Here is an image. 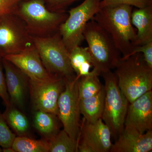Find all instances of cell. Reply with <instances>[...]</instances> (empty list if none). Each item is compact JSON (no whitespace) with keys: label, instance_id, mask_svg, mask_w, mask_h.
Listing matches in <instances>:
<instances>
[{"label":"cell","instance_id":"1","mask_svg":"<svg viewBox=\"0 0 152 152\" xmlns=\"http://www.w3.org/2000/svg\"><path fill=\"white\" fill-rule=\"evenodd\" d=\"M133 10L127 5L104 7L92 19L107 33L123 58L131 56L137 39V31L131 22Z\"/></svg>","mask_w":152,"mask_h":152},{"label":"cell","instance_id":"2","mask_svg":"<svg viewBox=\"0 0 152 152\" xmlns=\"http://www.w3.org/2000/svg\"><path fill=\"white\" fill-rule=\"evenodd\" d=\"M115 69L118 86L129 103L151 91L152 68L140 53L126 58L121 57Z\"/></svg>","mask_w":152,"mask_h":152},{"label":"cell","instance_id":"3","mask_svg":"<svg viewBox=\"0 0 152 152\" xmlns=\"http://www.w3.org/2000/svg\"><path fill=\"white\" fill-rule=\"evenodd\" d=\"M14 13L24 23L33 37H45L58 32L68 14L52 12L42 0H24L19 3Z\"/></svg>","mask_w":152,"mask_h":152},{"label":"cell","instance_id":"4","mask_svg":"<svg viewBox=\"0 0 152 152\" xmlns=\"http://www.w3.org/2000/svg\"><path fill=\"white\" fill-rule=\"evenodd\" d=\"M83 36L88 43L94 70L98 75L115 69L121 57L107 33L91 20L86 26Z\"/></svg>","mask_w":152,"mask_h":152},{"label":"cell","instance_id":"5","mask_svg":"<svg viewBox=\"0 0 152 152\" xmlns=\"http://www.w3.org/2000/svg\"><path fill=\"white\" fill-rule=\"evenodd\" d=\"M31 38L43 64L50 74L66 80L75 78L77 75L71 66L69 50L59 31L48 37Z\"/></svg>","mask_w":152,"mask_h":152},{"label":"cell","instance_id":"6","mask_svg":"<svg viewBox=\"0 0 152 152\" xmlns=\"http://www.w3.org/2000/svg\"><path fill=\"white\" fill-rule=\"evenodd\" d=\"M106 94L102 119L108 126L115 141L124 128L129 102L118 86V80L112 71L102 74Z\"/></svg>","mask_w":152,"mask_h":152},{"label":"cell","instance_id":"7","mask_svg":"<svg viewBox=\"0 0 152 152\" xmlns=\"http://www.w3.org/2000/svg\"><path fill=\"white\" fill-rule=\"evenodd\" d=\"M101 0H84L69 11L67 18L60 26L58 31L69 51L80 46L84 40L85 28L101 9Z\"/></svg>","mask_w":152,"mask_h":152},{"label":"cell","instance_id":"8","mask_svg":"<svg viewBox=\"0 0 152 152\" xmlns=\"http://www.w3.org/2000/svg\"><path fill=\"white\" fill-rule=\"evenodd\" d=\"M80 77L66 80L65 86L58 99V117L64 130L72 138L79 142L80 133V99L78 92Z\"/></svg>","mask_w":152,"mask_h":152},{"label":"cell","instance_id":"9","mask_svg":"<svg viewBox=\"0 0 152 152\" xmlns=\"http://www.w3.org/2000/svg\"><path fill=\"white\" fill-rule=\"evenodd\" d=\"M33 45L31 36L17 15L0 17V57L19 53Z\"/></svg>","mask_w":152,"mask_h":152},{"label":"cell","instance_id":"10","mask_svg":"<svg viewBox=\"0 0 152 152\" xmlns=\"http://www.w3.org/2000/svg\"><path fill=\"white\" fill-rule=\"evenodd\" d=\"M66 79L55 76L45 80L29 79V91L35 111H43L58 116V102L65 86Z\"/></svg>","mask_w":152,"mask_h":152},{"label":"cell","instance_id":"11","mask_svg":"<svg viewBox=\"0 0 152 152\" xmlns=\"http://www.w3.org/2000/svg\"><path fill=\"white\" fill-rule=\"evenodd\" d=\"M111 133L102 118L94 123L83 118L81 124L78 152H110L113 145Z\"/></svg>","mask_w":152,"mask_h":152},{"label":"cell","instance_id":"12","mask_svg":"<svg viewBox=\"0 0 152 152\" xmlns=\"http://www.w3.org/2000/svg\"><path fill=\"white\" fill-rule=\"evenodd\" d=\"M2 58L15 66L31 80H45L56 76L50 74L45 67L34 44L21 53L6 55Z\"/></svg>","mask_w":152,"mask_h":152},{"label":"cell","instance_id":"13","mask_svg":"<svg viewBox=\"0 0 152 152\" xmlns=\"http://www.w3.org/2000/svg\"><path fill=\"white\" fill-rule=\"evenodd\" d=\"M125 126L134 128L141 133L152 129V90L129 103Z\"/></svg>","mask_w":152,"mask_h":152},{"label":"cell","instance_id":"14","mask_svg":"<svg viewBox=\"0 0 152 152\" xmlns=\"http://www.w3.org/2000/svg\"><path fill=\"white\" fill-rule=\"evenodd\" d=\"M6 86L11 104L23 108L26 103L29 78L7 60L2 58Z\"/></svg>","mask_w":152,"mask_h":152},{"label":"cell","instance_id":"15","mask_svg":"<svg viewBox=\"0 0 152 152\" xmlns=\"http://www.w3.org/2000/svg\"><path fill=\"white\" fill-rule=\"evenodd\" d=\"M152 150V130L140 132L134 128L125 126L110 152H148Z\"/></svg>","mask_w":152,"mask_h":152},{"label":"cell","instance_id":"16","mask_svg":"<svg viewBox=\"0 0 152 152\" xmlns=\"http://www.w3.org/2000/svg\"><path fill=\"white\" fill-rule=\"evenodd\" d=\"M131 22L137 31L135 46L152 42V5L133 9Z\"/></svg>","mask_w":152,"mask_h":152},{"label":"cell","instance_id":"17","mask_svg":"<svg viewBox=\"0 0 152 152\" xmlns=\"http://www.w3.org/2000/svg\"><path fill=\"white\" fill-rule=\"evenodd\" d=\"M106 92L104 86L97 94L91 97L80 99L81 114L86 121L94 123L102 118L104 104Z\"/></svg>","mask_w":152,"mask_h":152},{"label":"cell","instance_id":"18","mask_svg":"<svg viewBox=\"0 0 152 152\" xmlns=\"http://www.w3.org/2000/svg\"><path fill=\"white\" fill-rule=\"evenodd\" d=\"M34 115V125L36 129L48 140L59 132L58 117L54 114L37 110Z\"/></svg>","mask_w":152,"mask_h":152},{"label":"cell","instance_id":"19","mask_svg":"<svg viewBox=\"0 0 152 152\" xmlns=\"http://www.w3.org/2000/svg\"><path fill=\"white\" fill-rule=\"evenodd\" d=\"M70 62L76 75L79 77L89 75L93 66L88 48L78 46L69 51Z\"/></svg>","mask_w":152,"mask_h":152},{"label":"cell","instance_id":"20","mask_svg":"<svg viewBox=\"0 0 152 152\" xmlns=\"http://www.w3.org/2000/svg\"><path fill=\"white\" fill-rule=\"evenodd\" d=\"M6 107L3 115L9 127L19 137L26 136L29 129L27 118L13 105L11 104Z\"/></svg>","mask_w":152,"mask_h":152},{"label":"cell","instance_id":"21","mask_svg":"<svg viewBox=\"0 0 152 152\" xmlns=\"http://www.w3.org/2000/svg\"><path fill=\"white\" fill-rule=\"evenodd\" d=\"M98 74L94 69L88 75L80 77L78 92L80 99L91 97L98 94L104 86L101 83Z\"/></svg>","mask_w":152,"mask_h":152},{"label":"cell","instance_id":"22","mask_svg":"<svg viewBox=\"0 0 152 152\" xmlns=\"http://www.w3.org/2000/svg\"><path fill=\"white\" fill-rule=\"evenodd\" d=\"M47 141L49 152H78L79 142L71 138L64 129Z\"/></svg>","mask_w":152,"mask_h":152},{"label":"cell","instance_id":"23","mask_svg":"<svg viewBox=\"0 0 152 152\" xmlns=\"http://www.w3.org/2000/svg\"><path fill=\"white\" fill-rule=\"evenodd\" d=\"M11 148L16 152H49L48 143L46 140H36L26 136L16 137Z\"/></svg>","mask_w":152,"mask_h":152},{"label":"cell","instance_id":"24","mask_svg":"<svg viewBox=\"0 0 152 152\" xmlns=\"http://www.w3.org/2000/svg\"><path fill=\"white\" fill-rule=\"evenodd\" d=\"M16 137L0 112V146L3 148H11Z\"/></svg>","mask_w":152,"mask_h":152},{"label":"cell","instance_id":"25","mask_svg":"<svg viewBox=\"0 0 152 152\" xmlns=\"http://www.w3.org/2000/svg\"><path fill=\"white\" fill-rule=\"evenodd\" d=\"M119 5H127L137 8H142L152 5V0H101L100 8Z\"/></svg>","mask_w":152,"mask_h":152},{"label":"cell","instance_id":"26","mask_svg":"<svg viewBox=\"0 0 152 152\" xmlns=\"http://www.w3.org/2000/svg\"><path fill=\"white\" fill-rule=\"evenodd\" d=\"M47 8L52 12H64L69 6L77 0H42Z\"/></svg>","mask_w":152,"mask_h":152},{"label":"cell","instance_id":"27","mask_svg":"<svg viewBox=\"0 0 152 152\" xmlns=\"http://www.w3.org/2000/svg\"><path fill=\"white\" fill-rule=\"evenodd\" d=\"M137 53H141L147 64L152 68V42L135 46L131 56Z\"/></svg>","mask_w":152,"mask_h":152},{"label":"cell","instance_id":"28","mask_svg":"<svg viewBox=\"0 0 152 152\" xmlns=\"http://www.w3.org/2000/svg\"><path fill=\"white\" fill-rule=\"evenodd\" d=\"M3 69L2 58L0 57V97L1 98L4 104L7 106L10 105L11 103L7 90L5 77Z\"/></svg>","mask_w":152,"mask_h":152},{"label":"cell","instance_id":"29","mask_svg":"<svg viewBox=\"0 0 152 152\" xmlns=\"http://www.w3.org/2000/svg\"><path fill=\"white\" fill-rule=\"evenodd\" d=\"M24 0H0V17L14 13L19 3Z\"/></svg>","mask_w":152,"mask_h":152},{"label":"cell","instance_id":"30","mask_svg":"<svg viewBox=\"0 0 152 152\" xmlns=\"http://www.w3.org/2000/svg\"><path fill=\"white\" fill-rule=\"evenodd\" d=\"M2 152V149L0 148V152Z\"/></svg>","mask_w":152,"mask_h":152}]
</instances>
